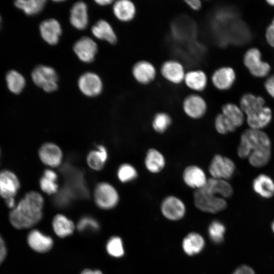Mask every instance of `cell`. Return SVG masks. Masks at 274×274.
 Returning <instances> with one entry per match:
<instances>
[{
  "label": "cell",
  "mask_w": 274,
  "mask_h": 274,
  "mask_svg": "<svg viewBox=\"0 0 274 274\" xmlns=\"http://www.w3.org/2000/svg\"><path fill=\"white\" fill-rule=\"evenodd\" d=\"M146 169L151 174H157L165 168L166 160L163 154L158 149L151 148L147 150L144 158Z\"/></svg>",
  "instance_id": "7402d4cb"
},
{
  "label": "cell",
  "mask_w": 274,
  "mask_h": 274,
  "mask_svg": "<svg viewBox=\"0 0 274 274\" xmlns=\"http://www.w3.org/2000/svg\"><path fill=\"white\" fill-rule=\"evenodd\" d=\"M227 122L235 129L241 126L245 116L240 107L233 103H226L221 107V112Z\"/></svg>",
  "instance_id": "83f0119b"
},
{
  "label": "cell",
  "mask_w": 274,
  "mask_h": 274,
  "mask_svg": "<svg viewBox=\"0 0 274 274\" xmlns=\"http://www.w3.org/2000/svg\"><path fill=\"white\" fill-rule=\"evenodd\" d=\"M43 176L55 181L57 180V174L55 172L51 169H46L43 173Z\"/></svg>",
  "instance_id": "c3c4849f"
},
{
  "label": "cell",
  "mask_w": 274,
  "mask_h": 274,
  "mask_svg": "<svg viewBox=\"0 0 274 274\" xmlns=\"http://www.w3.org/2000/svg\"><path fill=\"white\" fill-rule=\"evenodd\" d=\"M6 203L8 207L11 209H14L16 207L14 197L6 199Z\"/></svg>",
  "instance_id": "681fc988"
},
{
  "label": "cell",
  "mask_w": 274,
  "mask_h": 274,
  "mask_svg": "<svg viewBox=\"0 0 274 274\" xmlns=\"http://www.w3.org/2000/svg\"><path fill=\"white\" fill-rule=\"evenodd\" d=\"M1 23H2V18H1V16H0V27L1 26Z\"/></svg>",
  "instance_id": "11a10c76"
},
{
  "label": "cell",
  "mask_w": 274,
  "mask_h": 274,
  "mask_svg": "<svg viewBox=\"0 0 274 274\" xmlns=\"http://www.w3.org/2000/svg\"><path fill=\"white\" fill-rule=\"evenodd\" d=\"M209 78L207 74L200 68L186 71L183 84L193 93H200L207 88Z\"/></svg>",
  "instance_id": "2e32d148"
},
{
  "label": "cell",
  "mask_w": 274,
  "mask_h": 274,
  "mask_svg": "<svg viewBox=\"0 0 274 274\" xmlns=\"http://www.w3.org/2000/svg\"><path fill=\"white\" fill-rule=\"evenodd\" d=\"M106 250L108 253L115 258H120L123 256L124 250L123 242L118 236L111 237L106 244Z\"/></svg>",
  "instance_id": "74e56055"
},
{
  "label": "cell",
  "mask_w": 274,
  "mask_h": 274,
  "mask_svg": "<svg viewBox=\"0 0 274 274\" xmlns=\"http://www.w3.org/2000/svg\"><path fill=\"white\" fill-rule=\"evenodd\" d=\"M266 39L268 43L274 48V24L271 23L266 31Z\"/></svg>",
  "instance_id": "ee69618b"
},
{
  "label": "cell",
  "mask_w": 274,
  "mask_h": 274,
  "mask_svg": "<svg viewBox=\"0 0 274 274\" xmlns=\"http://www.w3.org/2000/svg\"><path fill=\"white\" fill-rule=\"evenodd\" d=\"M93 35L97 39L114 44L117 41V36L111 25L105 20L98 21L92 27Z\"/></svg>",
  "instance_id": "f1b7e54d"
},
{
  "label": "cell",
  "mask_w": 274,
  "mask_h": 274,
  "mask_svg": "<svg viewBox=\"0 0 274 274\" xmlns=\"http://www.w3.org/2000/svg\"><path fill=\"white\" fill-rule=\"evenodd\" d=\"M264 86L268 94L274 98V75L267 78Z\"/></svg>",
  "instance_id": "f6af8a7d"
},
{
  "label": "cell",
  "mask_w": 274,
  "mask_h": 274,
  "mask_svg": "<svg viewBox=\"0 0 274 274\" xmlns=\"http://www.w3.org/2000/svg\"><path fill=\"white\" fill-rule=\"evenodd\" d=\"M6 80L8 89L14 94L21 93L25 86L24 77L16 71H9L6 74Z\"/></svg>",
  "instance_id": "d6a6232c"
},
{
  "label": "cell",
  "mask_w": 274,
  "mask_h": 274,
  "mask_svg": "<svg viewBox=\"0 0 274 274\" xmlns=\"http://www.w3.org/2000/svg\"><path fill=\"white\" fill-rule=\"evenodd\" d=\"M232 274H256L254 270L249 266L242 265L238 267Z\"/></svg>",
  "instance_id": "bcb514c9"
},
{
  "label": "cell",
  "mask_w": 274,
  "mask_h": 274,
  "mask_svg": "<svg viewBox=\"0 0 274 274\" xmlns=\"http://www.w3.org/2000/svg\"><path fill=\"white\" fill-rule=\"evenodd\" d=\"M252 188L258 195L264 198H270L274 195V181L268 175H257L252 182Z\"/></svg>",
  "instance_id": "484cf974"
},
{
  "label": "cell",
  "mask_w": 274,
  "mask_h": 274,
  "mask_svg": "<svg viewBox=\"0 0 274 274\" xmlns=\"http://www.w3.org/2000/svg\"><path fill=\"white\" fill-rule=\"evenodd\" d=\"M52 227L55 234L60 237L71 235L75 227L74 222L62 214H57L54 217Z\"/></svg>",
  "instance_id": "f546056e"
},
{
  "label": "cell",
  "mask_w": 274,
  "mask_h": 274,
  "mask_svg": "<svg viewBox=\"0 0 274 274\" xmlns=\"http://www.w3.org/2000/svg\"><path fill=\"white\" fill-rule=\"evenodd\" d=\"M160 209L162 215L170 220L181 219L186 212V207L184 202L175 195L165 197L161 202Z\"/></svg>",
  "instance_id": "4fadbf2b"
},
{
  "label": "cell",
  "mask_w": 274,
  "mask_h": 274,
  "mask_svg": "<svg viewBox=\"0 0 274 274\" xmlns=\"http://www.w3.org/2000/svg\"><path fill=\"white\" fill-rule=\"evenodd\" d=\"M239 107L250 128L262 130L271 122V111L265 106V100L261 96L246 94L241 99Z\"/></svg>",
  "instance_id": "3957f363"
},
{
  "label": "cell",
  "mask_w": 274,
  "mask_h": 274,
  "mask_svg": "<svg viewBox=\"0 0 274 274\" xmlns=\"http://www.w3.org/2000/svg\"><path fill=\"white\" fill-rule=\"evenodd\" d=\"M108 159V152L102 145L97 146V149L91 151L87 157V164L90 167L96 170L102 169Z\"/></svg>",
  "instance_id": "1f68e13d"
},
{
  "label": "cell",
  "mask_w": 274,
  "mask_h": 274,
  "mask_svg": "<svg viewBox=\"0 0 274 274\" xmlns=\"http://www.w3.org/2000/svg\"><path fill=\"white\" fill-rule=\"evenodd\" d=\"M40 186L43 191L48 194H53L58 191L56 181L43 175L39 181Z\"/></svg>",
  "instance_id": "b9f144b4"
},
{
  "label": "cell",
  "mask_w": 274,
  "mask_h": 274,
  "mask_svg": "<svg viewBox=\"0 0 274 274\" xmlns=\"http://www.w3.org/2000/svg\"><path fill=\"white\" fill-rule=\"evenodd\" d=\"M201 189L225 199L230 197L233 193L232 186L228 181L211 177L208 178L206 184Z\"/></svg>",
  "instance_id": "d4e9b609"
},
{
  "label": "cell",
  "mask_w": 274,
  "mask_h": 274,
  "mask_svg": "<svg viewBox=\"0 0 274 274\" xmlns=\"http://www.w3.org/2000/svg\"><path fill=\"white\" fill-rule=\"evenodd\" d=\"M271 229H272V231H273V233H274V221L272 223V224H271Z\"/></svg>",
  "instance_id": "db71d44e"
},
{
  "label": "cell",
  "mask_w": 274,
  "mask_h": 274,
  "mask_svg": "<svg viewBox=\"0 0 274 274\" xmlns=\"http://www.w3.org/2000/svg\"><path fill=\"white\" fill-rule=\"evenodd\" d=\"M113 11L118 20L123 22H130L134 19L137 13L134 3L129 0H119L113 4Z\"/></svg>",
  "instance_id": "603a6c76"
},
{
  "label": "cell",
  "mask_w": 274,
  "mask_h": 274,
  "mask_svg": "<svg viewBox=\"0 0 274 274\" xmlns=\"http://www.w3.org/2000/svg\"><path fill=\"white\" fill-rule=\"evenodd\" d=\"M173 122L170 114L164 111L156 113L152 118V127L157 133H165L171 126Z\"/></svg>",
  "instance_id": "e575fe53"
},
{
  "label": "cell",
  "mask_w": 274,
  "mask_h": 274,
  "mask_svg": "<svg viewBox=\"0 0 274 274\" xmlns=\"http://www.w3.org/2000/svg\"><path fill=\"white\" fill-rule=\"evenodd\" d=\"M182 108L188 117L198 120L207 114L208 105L206 99L200 93L192 92L184 97L182 102Z\"/></svg>",
  "instance_id": "ba28073f"
},
{
  "label": "cell",
  "mask_w": 274,
  "mask_h": 274,
  "mask_svg": "<svg viewBox=\"0 0 274 274\" xmlns=\"http://www.w3.org/2000/svg\"><path fill=\"white\" fill-rule=\"evenodd\" d=\"M39 29L42 38L49 45H56L58 42L62 29L57 20L50 18L43 21Z\"/></svg>",
  "instance_id": "ffe728a7"
},
{
  "label": "cell",
  "mask_w": 274,
  "mask_h": 274,
  "mask_svg": "<svg viewBox=\"0 0 274 274\" xmlns=\"http://www.w3.org/2000/svg\"><path fill=\"white\" fill-rule=\"evenodd\" d=\"M131 74L134 80L139 84L147 86L156 79L158 71L150 61L141 59L135 62L131 68Z\"/></svg>",
  "instance_id": "8fae6325"
},
{
  "label": "cell",
  "mask_w": 274,
  "mask_h": 274,
  "mask_svg": "<svg viewBox=\"0 0 274 274\" xmlns=\"http://www.w3.org/2000/svg\"><path fill=\"white\" fill-rule=\"evenodd\" d=\"M33 83L46 92H52L58 88V76L51 66L39 65L31 73Z\"/></svg>",
  "instance_id": "8992f818"
},
{
  "label": "cell",
  "mask_w": 274,
  "mask_h": 274,
  "mask_svg": "<svg viewBox=\"0 0 274 274\" xmlns=\"http://www.w3.org/2000/svg\"><path fill=\"white\" fill-rule=\"evenodd\" d=\"M45 0H19L14 2L15 6L25 14L33 16L41 12L46 4Z\"/></svg>",
  "instance_id": "836d02e7"
},
{
  "label": "cell",
  "mask_w": 274,
  "mask_h": 274,
  "mask_svg": "<svg viewBox=\"0 0 274 274\" xmlns=\"http://www.w3.org/2000/svg\"><path fill=\"white\" fill-rule=\"evenodd\" d=\"M78 85L81 92L89 97L99 95L102 90L100 78L92 72H87L81 75L78 80Z\"/></svg>",
  "instance_id": "e0dca14e"
},
{
  "label": "cell",
  "mask_w": 274,
  "mask_h": 274,
  "mask_svg": "<svg viewBox=\"0 0 274 274\" xmlns=\"http://www.w3.org/2000/svg\"><path fill=\"white\" fill-rule=\"evenodd\" d=\"M73 50L81 61L90 63L95 58L97 52V45L91 38L84 37L75 43Z\"/></svg>",
  "instance_id": "ac0fdd59"
},
{
  "label": "cell",
  "mask_w": 274,
  "mask_h": 274,
  "mask_svg": "<svg viewBox=\"0 0 274 274\" xmlns=\"http://www.w3.org/2000/svg\"><path fill=\"white\" fill-rule=\"evenodd\" d=\"M226 228L219 221H213L209 227V234L211 239L216 244H220L224 240Z\"/></svg>",
  "instance_id": "8d00e7d4"
},
{
  "label": "cell",
  "mask_w": 274,
  "mask_h": 274,
  "mask_svg": "<svg viewBox=\"0 0 274 274\" xmlns=\"http://www.w3.org/2000/svg\"><path fill=\"white\" fill-rule=\"evenodd\" d=\"M266 2L269 5L274 7V0H268V1H267Z\"/></svg>",
  "instance_id": "f5cc1de1"
},
{
  "label": "cell",
  "mask_w": 274,
  "mask_h": 274,
  "mask_svg": "<svg viewBox=\"0 0 274 274\" xmlns=\"http://www.w3.org/2000/svg\"><path fill=\"white\" fill-rule=\"evenodd\" d=\"M99 224L94 218L90 216H84L78 221L77 228L80 232H96L99 229Z\"/></svg>",
  "instance_id": "f35d334b"
},
{
  "label": "cell",
  "mask_w": 274,
  "mask_h": 274,
  "mask_svg": "<svg viewBox=\"0 0 274 274\" xmlns=\"http://www.w3.org/2000/svg\"><path fill=\"white\" fill-rule=\"evenodd\" d=\"M94 197L96 204L104 210L114 208L119 199L116 189L112 185L106 182H101L96 185Z\"/></svg>",
  "instance_id": "30bf717a"
},
{
  "label": "cell",
  "mask_w": 274,
  "mask_h": 274,
  "mask_svg": "<svg viewBox=\"0 0 274 274\" xmlns=\"http://www.w3.org/2000/svg\"><path fill=\"white\" fill-rule=\"evenodd\" d=\"M95 2L98 5L105 6L111 4L113 1L111 0H97L95 1Z\"/></svg>",
  "instance_id": "816d5d0a"
},
{
  "label": "cell",
  "mask_w": 274,
  "mask_h": 274,
  "mask_svg": "<svg viewBox=\"0 0 274 274\" xmlns=\"http://www.w3.org/2000/svg\"><path fill=\"white\" fill-rule=\"evenodd\" d=\"M117 177L123 183H128L135 180L138 173L134 166L129 163L121 164L117 170Z\"/></svg>",
  "instance_id": "d590c367"
},
{
  "label": "cell",
  "mask_w": 274,
  "mask_h": 274,
  "mask_svg": "<svg viewBox=\"0 0 274 274\" xmlns=\"http://www.w3.org/2000/svg\"><path fill=\"white\" fill-rule=\"evenodd\" d=\"M27 241L30 247L39 253L49 251L53 245V239L50 236L37 229H33L28 233Z\"/></svg>",
  "instance_id": "cb8c5ba5"
},
{
  "label": "cell",
  "mask_w": 274,
  "mask_h": 274,
  "mask_svg": "<svg viewBox=\"0 0 274 274\" xmlns=\"http://www.w3.org/2000/svg\"><path fill=\"white\" fill-rule=\"evenodd\" d=\"M182 177L184 184L194 190L204 187L208 179L204 170L195 164L187 166L183 171Z\"/></svg>",
  "instance_id": "5bb4252c"
},
{
  "label": "cell",
  "mask_w": 274,
  "mask_h": 274,
  "mask_svg": "<svg viewBox=\"0 0 274 274\" xmlns=\"http://www.w3.org/2000/svg\"><path fill=\"white\" fill-rule=\"evenodd\" d=\"M75 199L71 192L64 186L54 197L53 202L57 207L64 208L68 206Z\"/></svg>",
  "instance_id": "ab89813d"
},
{
  "label": "cell",
  "mask_w": 274,
  "mask_h": 274,
  "mask_svg": "<svg viewBox=\"0 0 274 274\" xmlns=\"http://www.w3.org/2000/svg\"><path fill=\"white\" fill-rule=\"evenodd\" d=\"M208 170L211 178L228 181L234 175L235 164L230 158L216 154L210 161Z\"/></svg>",
  "instance_id": "52a82bcc"
},
{
  "label": "cell",
  "mask_w": 274,
  "mask_h": 274,
  "mask_svg": "<svg viewBox=\"0 0 274 274\" xmlns=\"http://www.w3.org/2000/svg\"><path fill=\"white\" fill-rule=\"evenodd\" d=\"M81 274H102V273L99 270L86 269L82 271Z\"/></svg>",
  "instance_id": "f907efd6"
},
{
  "label": "cell",
  "mask_w": 274,
  "mask_h": 274,
  "mask_svg": "<svg viewBox=\"0 0 274 274\" xmlns=\"http://www.w3.org/2000/svg\"><path fill=\"white\" fill-rule=\"evenodd\" d=\"M65 180L64 186L71 192L75 199H86L89 191L84 180L83 171L70 163H65L60 168Z\"/></svg>",
  "instance_id": "277c9868"
},
{
  "label": "cell",
  "mask_w": 274,
  "mask_h": 274,
  "mask_svg": "<svg viewBox=\"0 0 274 274\" xmlns=\"http://www.w3.org/2000/svg\"><path fill=\"white\" fill-rule=\"evenodd\" d=\"M271 23L273 24H274V19H273V20L272 21V22Z\"/></svg>",
  "instance_id": "9f6ffc18"
},
{
  "label": "cell",
  "mask_w": 274,
  "mask_h": 274,
  "mask_svg": "<svg viewBox=\"0 0 274 274\" xmlns=\"http://www.w3.org/2000/svg\"><path fill=\"white\" fill-rule=\"evenodd\" d=\"M44 199L38 192H27L10 213L12 225L17 229L31 227L42 219Z\"/></svg>",
  "instance_id": "7a4b0ae2"
},
{
  "label": "cell",
  "mask_w": 274,
  "mask_h": 274,
  "mask_svg": "<svg viewBox=\"0 0 274 274\" xmlns=\"http://www.w3.org/2000/svg\"><path fill=\"white\" fill-rule=\"evenodd\" d=\"M20 188L17 176L8 170L0 172V196L6 199L14 197Z\"/></svg>",
  "instance_id": "d6986e66"
},
{
  "label": "cell",
  "mask_w": 274,
  "mask_h": 274,
  "mask_svg": "<svg viewBox=\"0 0 274 274\" xmlns=\"http://www.w3.org/2000/svg\"><path fill=\"white\" fill-rule=\"evenodd\" d=\"M159 72L162 78L168 83L179 85L183 84L186 71L180 61L170 58L161 63Z\"/></svg>",
  "instance_id": "9c48e42d"
},
{
  "label": "cell",
  "mask_w": 274,
  "mask_h": 274,
  "mask_svg": "<svg viewBox=\"0 0 274 274\" xmlns=\"http://www.w3.org/2000/svg\"><path fill=\"white\" fill-rule=\"evenodd\" d=\"M214 126L217 132L221 134H226L236 130L226 121L221 113L216 116Z\"/></svg>",
  "instance_id": "60d3db41"
},
{
  "label": "cell",
  "mask_w": 274,
  "mask_h": 274,
  "mask_svg": "<svg viewBox=\"0 0 274 274\" xmlns=\"http://www.w3.org/2000/svg\"><path fill=\"white\" fill-rule=\"evenodd\" d=\"M7 255V248L2 236L0 235V265L5 260Z\"/></svg>",
  "instance_id": "7dc6e473"
},
{
  "label": "cell",
  "mask_w": 274,
  "mask_h": 274,
  "mask_svg": "<svg viewBox=\"0 0 274 274\" xmlns=\"http://www.w3.org/2000/svg\"><path fill=\"white\" fill-rule=\"evenodd\" d=\"M0 154H1V150H0Z\"/></svg>",
  "instance_id": "6f0895ef"
},
{
  "label": "cell",
  "mask_w": 274,
  "mask_h": 274,
  "mask_svg": "<svg viewBox=\"0 0 274 274\" xmlns=\"http://www.w3.org/2000/svg\"><path fill=\"white\" fill-rule=\"evenodd\" d=\"M71 24L79 30L86 28L88 23V10L86 4L83 2L74 4L70 17Z\"/></svg>",
  "instance_id": "4316f807"
},
{
  "label": "cell",
  "mask_w": 274,
  "mask_h": 274,
  "mask_svg": "<svg viewBox=\"0 0 274 274\" xmlns=\"http://www.w3.org/2000/svg\"><path fill=\"white\" fill-rule=\"evenodd\" d=\"M39 155L43 163L51 167L59 165L62 159V153L56 145L48 143L43 145L39 151Z\"/></svg>",
  "instance_id": "44dd1931"
},
{
  "label": "cell",
  "mask_w": 274,
  "mask_h": 274,
  "mask_svg": "<svg viewBox=\"0 0 274 274\" xmlns=\"http://www.w3.org/2000/svg\"><path fill=\"white\" fill-rule=\"evenodd\" d=\"M184 3L189 8L194 11H198L202 8V4L200 0H185Z\"/></svg>",
  "instance_id": "7bdbcfd3"
},
{
  "label": "cell",
  "mask_w": 274,
  "mask_h": 274,
  "mask_svg": "<svg viewBox=\"0 0 274 274\" xmlns=\"http://www.w3.org/2000/svg\"><path fill=\"white\" fill-rule=\"evenodd\" d=\"M234 70L229 66H221L216 68L212 73L210 81L215 88L220 91L229 89L235 80Z\"/></svg>",
  "instance_id": "9a60e30c"
},
{
  "label": "cell",
  "mask_w": 274,
  "mask_h": 274,
  "mask_svg": "<svg viewBox=\"0 0 274 274\" xmlns=\"http://www.w3.org/2000/svg\"><path fill=\"white\" fill-rule=\"evenodd\" d=\"M260 51L257 48L248 50L244 56V63L250 73L256 77H264L268 75L270 70L269 64L263 61Z\"/></svg>",
  "instance_id": "7c38bea8"
},
{
  "label": "cell",
  "mask_w": 274,
  "mask_h": 274,
  "mask_svg": "<svg viewBox=\"0 0 274 274\" xmlns=\"http://www.w3.org/2000/svg\"><path fill=\"white\" fill-rule=\"evenodd\" d=\"M237 153L239 158L247 159L252 166L263 167L271 158L270 140L262 130L249 128L241 134Z\"/></svg>",
  "instance_id": "6da1fadb"
},
{
  "label": "cell",
  "mask_w": 274,
  "mask_h": 274,
  "mask_svg": "<svg viewBox=\"0 0 274 274\" xmlns=\"http://www.w3.org/2000/svg\"><path fill=\"white\" fill-rule=\"evenodd\" d=\"M193 201L195 207L199 210L212 214L223 211L227 204L226 199L202 189L194 190Z\"/></svg>",
  "instance_id": "5b68a950"
},
{
  "label": "cell",
  "mask_w": 274,
  "mask_h": 274,
  "mask_svg": "<svg viewBox=\"0 0 274 274\" xmlns=\"http://www.w3.org/2000/svg\"><path fill=\"white\" fill-rule=\"evenodd\" d=\"M204 246V241L199 234L192 232L188 234L183 239L182 247L188 255L192 256L201 251Z\"/></svg>",
  "instance_id": "4dcf8cb0"
}]
</instances>
